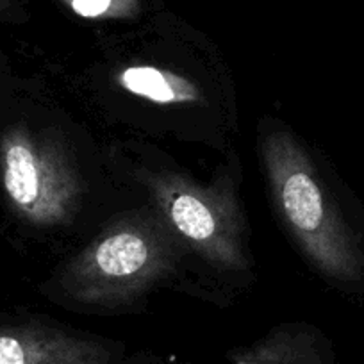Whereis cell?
<instances>
[{
  "label": "cell",
  "mask_w": 364,
  "mask_h": 364,
  "mask_svg": "<svg viewBox=\"0 0 364 364\" xmlns=\"http://www.w3.org/2000/svg\"><path fill=\"white\" fill-rule=\"evenodd\" d=\"M0 364H132L100 343L38 328H0Z\"/></svg>",
  "instance_id": "cell-1"
},
{
  "label": "cell",
  "mask_w": 364,
  "mask_h": 364,
  "mask_svg": "<svg viewBox=\"0 0 364 364\" xmlns=\"http://www.w3.org/2000/svg\"><path fill=\"white\" fill-rule=\"evenodd\" d=\"M2 181L9 200L31 216H47L55 198L43 159L34 146L18 132L6 136L2 141Z\"/></svg>",
  "instance_id": "cell-2"
},
{
  "label": "cell",
  "mask_w": 364,
  "mask_h": 364,
  "mask_svg": "<svg viewBox=\"0 0 364 364\" xmlns=\"http://www.w3.org/2000/svg\"><path fill=\"white\" fill-rule=\"evenodd\" d=\"M149 259V248L145 241L131 232H120L107 237L97 248L95 261L107 275L124 277L138 272Z\"/></svg>",
  "instance_id": "cell-3"
},
{
  "label": "cell",
  "mask_w": 364,
  "mask_h": 364,
  "mask_svg": "<svg viewBox=\"0 0 364 364\" xmlns=\"http://www.w3.org/2000/svg\"><path fill=\"white\" fill-rule=\"evenodd\" d=\"M120 82L125 90L132 91L136 95L146 97L156 102H175L181 97V86L171 84L164 73L150 66H132L127 68L120 77Z\"/></svg>",
  "instance_id": "cell-4"
},
{
  "label": "cell",
  "mask_w": 364,
  "mask_h": 364,
  "mask_svg": "<svg viewBox=\"0 0 364 364\" xmlns=\"http://www.w3.org/2000/svg\"><path fill=\"white\" fill-rule=\"evenodd\" d=\"M170 215L177 229L184 236L205 241L215 232V218L211 211L198 198L191 195H178L170 204Z\"/></svg>",
  "instance_id": "cell-5"
},
{
  "label": "cell",
  "mask_w": 364,
  "mask_h": 364,
  "mask_svg": "<svg viewBox=\"0 0 364 364\" xmlns=\"http://www.w3.org/2000/svg\"><path fill=\"white\" fill-rule=\"evenodd\" d=\"M234 364H328L327 360H321L318 357H304V359H286L281 355L277 348L268 350H257L252 355H236L234 357Z\"/></svg>",
  "instance_id": "cell-6"
},
{
  "label": "cell",
  "mask_w": 364,
  "mask_h": 364,
  "mask_svg": "<svg viewBox=\"0 0 364 364\" xmlns=\"http://www.w3.org/2000/svg\"><path fill=\"white\" fill-rule=\"evenodd\" d=\"M73 11L86 18H95V16L106 15L113 6V0H72L70 2Z\"/></svg>",
  "instance_id": "cell-7"
}]
</instances>
